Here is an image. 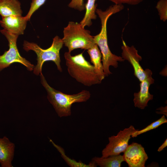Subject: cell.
<instances>
[{
	"instance_id": "7",
	"label": "cell",
	"mask_w": 167,
	"mask_h": 167,
	"mask_svg": "<svg viewBox=\"0 0 167 167\" xmlns=\"http://www.w3.org/2000/svg\"><path fill=\"white\" fill-rule=\"evenodd\" d=\"M138 130L133 126L120 131L116 136L109 137V143L102 151L101 157L119 155L124 152L128 146V142L132 133Z\"/></svg>"
},
{
	"instance_id": "21",
	"label": "cell",
	"mask_w": 167,
	"mask_h": 167,
	"mask_svg": "<svg viewBox=\"0 0 167 167\" xmlns=\"http://www.w3.org/2000/svg\"><path fill=\"white\" fill-rule=\"evenodd\" d=\"M68 6L80 11H83L85 8L84 0H71Z\"/></svg>"
},
{
	"instance_id": "12",
	"label": "cell",
	"mask_w": 167,
	"mask_h": 167,
	"mask_svg": "<svg viewBox=\"0 0 167 167\" xmlns=\"http://www.w3.org/2000/svg\"><path fill=\"white\" fill-rule=\"evenodd\" d=\"M15 145L5 136L0 138V165L1 167H13Z\"/></svg>"
},
{
	"instance_id": "13",
	"label": "cell",
	"mask_w": 167,
	"mask_h": 167,
	"mask_svg": "<svg viewBox=\"0 0 167 167\" xmlns=\"http://www.w3.org/2000/svg\"><path fill=\"white\" fill-rule=\"evenodd\" d=\"M21 3L18 0H0V15L2 17L22 15Z\"/></svg>"
},
{
	"instance_id": "10",
	"label": "cell",
	"mask_w": 167,
	"mask_h": 167,
	"mask_svg": "<svg viewBox=\"0 0 167 167\" xmlns=\"http://www.w3.org/2000/svg\"><path fill=\"white\" fill-rule=\"evenodd\" d=\"M28 21L25 16L13 15L2 17L0 24L3 29L19 36L24 34Z\"/></svg>"
},
{
	"instance_id": "11",
	"label": "cell",
	"mask_w": 167,
	"mask_h": 167,
	"mask_svg": "<svg viewBox=\"0 0 167 167\" xmlns=\"http://www.w3.org/2000/svg\"><path fill=\"white\" fill-rule=\"evenodd\" d=\"M152 76L148 77L141 82L139 91L134 93L133 101L135 107L142 109H144L148 106V101L153 99V96L149 92L150 85L153 84L154 82Z\"/></svg>"
},
{
	"instance_id": "24",
	"label": "cell",
	"mask_w": 167,
	"mask_h": 167,
	"mask_svg": "<svg viewBox=\"0 0 167 167\" xmlns=\"http://www.w3.org/2000/svg\"><path fill=\"white\" fill-rule=\"evenodd\" d=\"M167 146V139H166L162 144L158 148L157 151L160 152Z\"/></svg>"
},
{
	"instance_id": "5",
	"label": "cell",
	"mask_w": 167,
	"mask_h": 167,
	"mask_svg": "<svg viewBox=\"0 0 167 167\" xmlns=\"http://www.w3.org/2000/svg\"><path fill=\"white\" fill-rule=\"evenodd\" d=\"M63 32L62 40L69 53L77 49L88 50L95 44L89 31L85 29L80 23L69 22Z\"/></svg>"
},
{
	"instance_id": "14",
	"label": "cell",
	"mask_w": 167,
	"mask_h": 167,
	"mask_svg": "<svg viewBox=\"0 0 167 167\" xmlns=\"http://www.w3.org/2000/svg\"><path fill=\"white\" fill-rule=\"evenodd\" d=\"M91 62L93 64L96 72L102 81L105 77L102 61V54L97 45L95 44L87 50Z\"/></svg>"
},
{
	"instance_id": "17",
	"label": "cell",
	"mask_w": 167,
	"mask_h": 167,
	"mask_svg": "<svg viewBox=\"0 0 167 167\" xmlns=\"http://www.w3.org/2000/svg\"><path fill=\"white\" fill-rule=\"evenodd\" d=\"M50 141L53 144L57 149L62 154L63 159H64L66 162L71 167H96L97 166L95 163L92 161L91 162L88 164H86L82 163L81 162H78L74 160H72L68 157H67L66 156H65L64 153V150L63 149L59 146L55 144L51 139H49Z\"/></svg>"
},
{
	"instance_id": "15",
	"label": "cell",
	"mask_w": 167,
	"mask_h": 167,
	"mask_svg": "<svg viewBox=\"0 0 167 167\" xmlns=\"http://www.w3.org/2000/svg\"><path fill=\"white\" fill-rule=\"evenodd\" d=\"M92 161L101 167H120L122 163L124 161L122 156L120 154L105 158L95 156Z\"/></svg>"
},
{
	"instance_id": "8",
	"label": "cell",
	"mask_w": 167,
	"mask_h": 167,
	"mask_svg": "<svg viewBox=\"0 0 167 167\" xmlns=\"http://www.w3.org/2000/svg\"><path fill=\"white\" fill-rule=\"evenodd\" d=\"M122 57L129 62L133 67L134 75L141 82L148 77L152 75V72L150 69L144 70L139 64L141 57L138 54V50L134 46H129L123 41L121 47Z\"/></svg>"
},
{
	"instance_id": "9",
	"label": "cell",
	"mask_w": 167,
	"mask_h": 167,
	"mask_svg": "<svg viewBox=\"0 0 167 167\" xmlns=\"http://www.w3.org/2000/svg\"><path fill=\"white\" fill-rule=\"evenodd\" d=\"M122 156L129 167H144L148 156L142 145L133 142L128 145Z\"/></svg>"
},
{
	"instance_id": "22",
	"label": "cell",
	"mask_w": 167,
	"mask_h": 167,
	"mask_svg": "<svg viewBox=\"0 0 167 167\" xmlns=\"http://www.w3.org/2000/svg\"><path fill=\"white\" fill-rule=\"evenodd\" d=\"M113 2L115 4L123 5L127 4L131 5H138L143 0H109Z\"/></svg>"
},
{
	"instance_id": "4",
	"label": "cell",
	"mask_w": 167,
	"mask_h": 167,
	"mask_svg": "<svg viewBox=\"0 0 167 167\" xmlns=\"http://www.w3.org/2000/svg\"><path fill=\"white\" fill-rule=\"evenodd\" d=\"M63 44L62 39L57 36L53 38L51 46L46 49L41 48L35 43L26 41H24L23 49L27 52L33 51L37 55V64L33 70L34 75L37 76L39 75L42 73V67L44 63L49 61L54 62L59 71L62 72V69L60 65V51Z\"/></svg>"
},
{
	"instance_id": "3",
	"label": "cell",
	"mask_w": 167,
	"mask_h": 167,
	"mask_svg": "<svg viewBox=\"0 0 167 167\" xmlns=\"http://www.w3.org/2000/svg\"><path fill=\"white\" fill-rule=\"evenodd\" d=\"M64 56L69 74L78 82L88 87L101 83L94 66L85 59L83 53L72 56L67 52Z\"/></svg>"
},
{
	"instance_id": "20",
	"label": "cell",
	"mask_w": 167,
	"mask_h": 167,
	"mask_svg": "<svg viewBox=\"0 0 167 167\" xmlns=\"http://www.w3.org/2000/svg\"><path fill=\"white\" fill-rule=\"evenodd\" d=\"M46 0H32L31 3L30 7L27 15L25 17L29 21L33 14L42 5Z\"/></svg>"
},
{
	"instance_id": "6",
	"label": "cell",
	"mask_w": 167,
	"mask_h": 167,
	"mask_svg": "<svg viewBox=\"0 0 167 167\" xmlns=\"http://www.w3.org/2000/svg\"><path fill=\"white\" fill-rule=\"evenodd\" d=\"M0 32L7 39L9 47L8 50L0 55V72L15 62L23 65L29 71H33L35 66L22 57L19 52L17 45L19 36L4 29L0 30Z\"/></svg>"
},
{
	"instance_id": "18",
	"label": "cell",
	"mask_w": 167,
	"mask_h": 167,
	"mask_svg": "<svg viewBox=\"0 0 167 167\" xmlns=\"http://www.w3.org/2000/svg\"><path fill=\"white\" fill-rule=\"evenodd\" d=\"M167 122L165 115L162 116L159 119L153 122L145 128L140 130H137L133 132L131 135L132 137H135L138 135L146 132L152 130L156 129L162 124Z\"/></svg>"
},
{
	"instance_id": "19",
	"label": "cell",
	"mask_w": 167,
	"mask_h": 167,
	"mask_svg": "<svg viewBox=\"0 0 167 167\" xmlns=\"http://www.w3.org/2000/svg\"><path fill=\"white\" fill-rule=\"evenodd\" d=\"M156 8L160 19L163 22L167 20V0H159L157 3Z\"/></svg>"
},
{
	"instance_id": "2",
	"label": "cell",
	"mask_w": 167,
	"mask_h": 167,
	"mask_svg": "<svg viewBox=\"0 0 167 167\" xmlns=\"http://www.w3.org/2000/svg\"><path fill=\"white\" fill-rule=\"evenodd\" d=\"M39 75L41 84L47 93V99L60 118L71 116L73 104L86 102L91 97L90 92L86 90L71 95L64 93L51 87L42 73Z\"/></svg>"
},
{
	"instance_id": "23",
	"label": "cell",
	"mask_w": 167,
	"mask_h": 167,
	"mask_svg": "<svg viewBox=\"0 0 167 167\" xmlns=\"http://www.w3.org/2000/svg\"><path fill=\"white\" fill-rule=\"evenodd\" d=\"M160 110V111L159 112H156V113L158 114H163L164 115H165L166 116H167V107H161L158 109Z\"/></svg>"
},
{
	"instance_id": "16",
	"label": "cell",
	"mask_w": 167,
	"mask_h": 167,
	"mask_svg": "<svg viewBox=\"0 0 167 167\" xmlns=\"http://www.w3.org/2000/svg\"><path fill=\"white\" fill-rule=\"evenodd\" d=\"M96 0H87L85 5L86 11L84 16L80 23L84 27L90 26L92 24V20L96 18V14L97 4H96Z\"/></svg>"
},
{
	"instance_id": "1",
	"label": "cell",
	"mask_w": 167,
	"mask_h": 167,
	"mask_svg": "<svg viewBox=\"0 0 167 167\" xmlns=\"http://www.w3.org/2000/svg\"><path fill=\"white\" fill-rule=\"evenodd\" d=\"M123 5L115 4L110 6L105 11L96 9V13L98 15L101 24V29L100 33L93 36L95 44L98 46L102 54V62L105 76L112 74L109 68L112 66L115 68L118 66V62L125 60L122 57L113 54L109 48L107 35V25L109 17L124 9Z\"/></svg>"
}]
</instances>
